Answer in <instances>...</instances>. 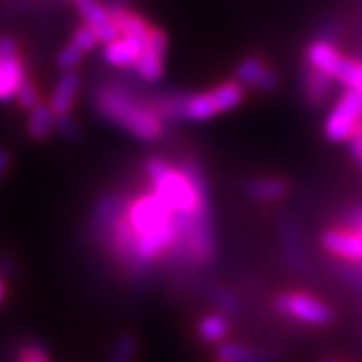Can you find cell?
<instances>
[{
    "label": "cell",
    "mask_w": 362,
    "mask_h": 362,
    "mask_svg": "<svg viewBox=\"0 0 362 362\" xmlns=\"http://www.w3.org/2000/svg\"><path fill=\"white\" fill-rule=\"evenodd\" d=\"M95 105L107 122L126 129L137 141L156 143L163 137L165 119L152 104L135 98L128 87H102L95 95Z\"/></svg>",
    "instance_id": "obj_1"
},
{
    "label": "cell",
    "mask_w": 362,
    "mask_h": 362,
    "mask_svg": "<svg viewBox=\"0 0 362 362\" xmlns=\"http://www.w3.org/2000/svg\"><path fill=\"white\" fill-rule=\"evenodd\" d=\"M362 124V90L346 89L333 104L324 122V134L331 143H348Z\"/></svg>",
    "instance_id": "obj_2"
},
{
    "label": "cell",
    "mask_w": 362,
    "mask_h": 362,
    "mask_svg": "<svg viewBox=\"0 0 362 362\" xmlns=\"http://www.w3.org/2000/svg\"><path fill=\"white\" fill-rule=\"evenodd\" d=\"M276 309L286 318L310 327H325L333 324V309L315 296L303 292H283L276 298Z\"/></svg>",
    "instance_id": "obj_3"
},
{
    "label": "cell",
    "mask_w": 362,
    "mask_h": 362,
    "mask_svg": "<svg viewBox=\"0 0 362 362\" xmlns=\"http://www.w3.org/2000/svg\"><path fill=\"white\" fill-rule=\"evenodd\" d=\"M167 35L159 28H152L146 39L144 50L141 57L135 63V74H137L144 83H156L163 76V59L167 54Z\"/></svg>",
    "instance_id": "obj_4"
},
{
    "label": "cell",
    "mask_w": 362,
    "mask_h": 362,
    "mask_svg": "<svg viewBox=\"0 0 362 362\" xmlns=\"http://www.w3.org/2000/svg\"><path fill=\"white\" fill-rule=\"evenodd\" d=\"M74 2H76V10L83 24L93 28L102 45L111 43L120 37L119 26L115 24L105 2L102 0H74Z\"/></svg>",
    "instance_id": "obj_5"
},
{
    "label": "cell",
    "mask_w": 362,
    "mask_h": 362,
    "mask_svg": "<svg viewBox=\"0 0 362 362\" xmlns=\"http://www.w3.org/2000/svg\"><path fill=\"white\" fill-rule=\"evenodd\" d=\"M235 80L244 89H255L261 90V93L276 90L279 86V78L274 72V69L257 56H250L238 63L237 71H235Z\"/></svg>",
    "instance_id": "obj_6"
},
{
    "label": "cell",
    "mask_w": 362,
    "mask_h": 362,
    "mask_svg": "<svg viewBox=\"0 0 362 362\" xmlns=\"http://www.w3.org/2000/svg\"><path fill=\"white\" fill-rule=\"evenodd\" d=\"M322 246L333 257L362 264V235L353 228H334L322 235Z\"/></svg>",
    "instance_id": "obj_7"
},
{
    "label": "cell",
    "mask_w": 362,
    "mask_h": 362,
    "mask_svg": "<svg viewBox=\"0 0 362 362\" xmlns=\"http://www.w3.org/2000/svg\"><path fill=\"white\" fill-rule=\"evenodd\" d=\"M144 50V43L137 41V39L124 37L120 35L119 39H115L111 43H105L102 48V56H104L105 63L115 69H134L137 59L141 57Z\"/></svg>",
    "instance_id": "obj_8"
},
{
    "label": "cell",
    "mask_w": 362,
    "mask_h": 362,
    "mask_svg": "<svg viewBox=\"0 0 362 362\" xmlns=\"http://www.w3.org/2000/svg\"><path fill=\"white\" fill-rule=\"evenodd\" d=\"M342 54L337 50L331 41L327 37L316 39L309 45L305 54V59L310 67L318 69V71L325 72L327 76H331L334 80L337 76V71H339L340 63H342Z\"/></svg>",
    "instance_id": "obj_9"
},
{
    "label": "cell",
    "mask_w": 362,
    "mask_h": 362,
    "mask_svg": "<svg viewBox=\"0 0 362 362\" xmlns=\"http://www.w3.org/2000/svg\"><path fill=\"white\" fill-rule=\"evenodd\" d=\"M80 81L78 72L74 71H65L56 81L52 95H50V104H48L56 117L71 113L72 105L76 102L78 90H80Z\"/></svg>",
    "instance_id": "obj_10"
},
{
    "label": "cell",
    "mask_w": 362,
    "mask_h": 362,
    "mask_svg": "<svg viewBox=\"0 0 362 362\" xmlns=\"http://www.w3.org/2000/svg\"><path fill=\"white\" fill-rule=\"evenodd\" d=\"M26 78L23 57H0V102H8L15 98L17 90L21 89Z\"/></svg>",
    "instance_id": "obj_11"
},
{
    "label": "cell",
    "mask_w": 362,
    "mask_h": 362,
    "mask_svg": "<svg viewBox=\"0 0 362 362\" xmlns=\"http://www.w3.org/2000/svg\"><path fill=\"white\" fill-rule=\"evenodd\" d=\"M333 81V78L327 76L325 72L310 67L307 63L305 69H303V76H301V87H303V95H305L307 102L313 107H320L331 95Z\"/></svg>",
    "instance_id": "obj_12"
},
{
    "label": "cell",
    "mask_w": 362,
    "mask_h": 362,
    "mask_svg": "<svg viewBox=\"0 0 362 362\" xmlns=\"http://www.w3.org/2000/svg\"><path fill=\"white\" fill-rule=\"evenodd\" d=\"M196 334L205 344H222L229 334L228 318L220 313L204 316L196 325Z\"/></svg>",
    "instance_id": "obj_13"
},
{
    "label": "cell",
    "mask_w": 362,
    "mask_h": 362,
    "mask_svg": "<svg viewBox=\"0 0 362 362\" xmlns=\"http://www.w3.org/2000/svg\"><path fill=\"white\" fill-rule=\"evenodd\" d=\"M286 191H288V185L277 177H255V180L248 181V185H246V192L253 200L259 202L281 200Z\"/></svg>",
    "instance_id": "obj_14"
},
{
    "label": "cell",
    "mask_w": 362,
    "mask_h": 362,
    "mask_svg": "<svg viewBox=\"0 0 362 362\" xmlns=\"http://www.w3.org/2000/svg\"><path fill=\"white\" fill-rule=\"evenodd\" d=\"M56 129V113L47 104H39L30 111L28 134L35 141H45Z\"/></svg>",
    "instance_id": "obj_15"
},
{
    "label": "cell",
    "mask_w": 362,
    "mask_h": 362,
    "mask_svg": "<svg viewBox=\"0 0 362 362\" xmlns=\"http://www.w3.org/2000/svg\"><path fill=\"white\" fill-rule=\"evenodd\" d=\"M216 355L228 362H272L270 357L261 349L250 348V346L237 342L218 344Z\"/></svg>",
    "instance_id": "obj_16"
},
{
    "label": "cell",
    "mask_w": 362,
    "mask_h": 362,
    "mask_svg": "<svg viewBox=\"0 0 362 362\" xmlns=\"http://www.w3.org/2000/svg\"><path fill=\"white\" fill-rule=\"evenodd\" d=\"M211 93H213V98H215L220 113L235 110L244 100V87L237 80L220 83L215 89H211Z\"/></svg>",
    "instance_id": "obj_17"
},
{
    "label": "cell",
    "mask_w": 362,
    "mask_h": 362,
    "mask_svg": "<svg viewBox=\"0 0 362 362\" xmlns=\"http://www.w3.org/2000/svg\"><path fill=\"white\" fill-rule=\"evenodd\" d=\"M334 81H339L346 89L362 90V62L344 56Z\"/></svg>",
    "instance_id": "obj_18"
},
{
    "label": "cell",
    "mask_w": 362,
    "mask_h": 362,
    "mask_svg": "<svg viewBox=\"0 0 362 362\" xmlns=\"http://www.w3.org/2000/svg\"><path fill=\"white\" fill-rule=\"evenodd\" d=\"M137 355V340L134 334H120L111 351L110 362H135Z\"/></svg>",
    "instance_id": "obj_19"
},
{
    "label": "cell",
    "mask_w": 362,
    "mask_h": 362,
    "mask_svg": "<svg viewBox=\"0 0 362 362\" xmlns=\"http://www.w3.org/2000/svg\"><path fill=\"white\" fill-rule=\"evenodd\" d=\"M83 57H86V52L81 50L78 45L71 43L67 47L62 48V52L57 54V59H56V65L57 69H62L63 72L65 71H74V69L83 62Z\"/></svg>",
    "instance_id": "obj_20"
},
{
    "label": "cell",
    "mask_w": 362,
    "mask_h": 362,
    "mask_svg": "<svg viewBox=\"0 0 362 362\" xmlns=\"http://www.w3.org/2000/svg\"><path fill=\"white\" fill-rule=\"evenodd\" d=\"M15 100L26 111H32L34 107H37L41 104V95H39V89L35 87L34 81H24L21 89L17 90V95H15Z\"/></svg>",
    "instance_id": "obj_21"
},
{
    "label": "cell",
    "mask_w": 362,
    "mask_h": 362,
    "mask_svg": "<svg viewBox=\"0 0 362 362\" xmlns=\"http://www.w3.org/2000/svg\"><path fill=\"white\" fill-rule=\"evenodd\" d=\"M17 362H50V357L41 344L28 342L17 353Z\"/></svg>",
    "instance_id": "obj_22"
},
{
    "label": "cell",
    "mask_w": 362,
    "mask_h": 362,
    "mask_svg": "<svg viewBox=\"0 0 362 362\" xmlns=\"http://www.w3.org/2000/svg\"><path fill=\"white\" fill-rule=\"evenodd\" d=\"M72 43L78 45V47L83 50V52H90V50H95L96 45L100 43L96 34L93 32V28H89L87 24L80 26V28L74 30V35H72Z\"/></svg>",
    "instance_id": "obj_23"
},
{
    "label": "cell",
    "mask_w": 362,
    "mask_h": 362,
    "mask_svg": "<svg viewBox=\"0 0 362 362\" xmlns=\"http://www.w3.org/2000/svg\"><path fill=\"white\" fill-rule=\"evenodd\" d=\"M56 129L69 141H76L80 137V128L72 120L71 115H59V117H56Z\"/></svg>",
    "instance_id": "obj_24"
},
{
    "label": "cell",
    "mask_w": 362,
    "mask_h": 362,
    "mask_svg": "<svg viewBox=\"0 0 362 362\" xmlns=\"http://www.w3.org/2000/svg\"><path fill=\"white\" fill-rule=\"evenodd\" d=\"M348 144H349V152H351L353 158L361 163L362 161V124L358 126L357 132L351 135V139L348 141Z\"/></svg>",
    "instance_id": "obj_25"
},
{
    "label": "cell",
    "mask_w": 362,
    "mask_h": 362,
    "mask_svg": "<svg viewBox=\"0 0 362 362\" xmlns=\"http://www.w3.org/2000/svg\"><path fill=\"white\" fill-rule=\"evenodd\" d=\"M218 303L222 305V309L224 310H233L235 309V296L233 294H229V292H220L218 294Z\"/></svg>",
    "instance_id": "obj_26"
},
{
    "label": "cell",
    "mask_w": 362,
    "mask_h": 362,
    "mask_svg": "<svg viewBox=\"0 0 362 362\" xmlns=\"http://www.w3.org/2000/svg\"><path fill=\"white\" fill-rule=\"evenodd\" d=\"M10 165H11L10 152H8V150H4V148H0V180L4 177V174L8 172Z\"/></svg>",
    "instance_id": "obj_27"
},
{
    "label": "cell",
    "mask_w": 362,
    "mask_h": 362,
    "mask_svg": "<svg viewBox=\"0 0 362 362\" xmlns=\"http://www.w3.org/2000/svg\"><path fill=\"white\" fill-rule=\"evenodd\" d=\"M132 0H105V6L113 10V8H128Z\"/></svg>",
    "instance_id": "obj_28"
},
{
    "label": "cell",
    "mask_w": 362,
    "mask_h": 362,
    "mask_svg": "<svg viewBox=\"0 0 362 362\" xmlns=\"http://www.w3.org/2000/svg\"><path fill=\"white\" fill-rule=\"evenodd\" d=\"M2 298H4V283L0 279V301H2Z\"/></svg>",
    "instance_id": "obj_29"
},
{
    "label": "cell",
    "mask_w": 362,
    "mask_h": 362,
    "mask_svg": "<svg viewBox=\"0 0 362 362\" xmlns=\"http://www.w3.org/2000/svg\"><path fill=\"white\" fill-rule=\"evenodd\" d=\"M215 362H228V361H224V358H220V357H218Z\"/></svg>",
    "instance_id": "obj_30"
},
{
    "label": "cell",
    "mask_w": 362,
    "mask_h": 362,
    "mask_svg": "<svg viewBox=\"0 0 362 362\" xmlns=\"http://www.w3.org/2000/svg\"><path fill=\"white\" fill-rule=\"evenodd\" d=\"M327 362H340V361H327Z\"/></svg>",
    "instance_id": "obj_31"
},
{
    "label": "cell",
    "mask_w": 362,
    "mask_h": 362,
    "mask_svg": "<svg viewBox=\"0 0 362 362\" xmlns=\"http://www.w3.org/2000/svg\"><path fill=\"white\" fill-rule=\"evenodd\" d=\"M361 167H362V161H361Z\"/></svg>",
    "instance_id": "obj_32"
}]
</instances>
